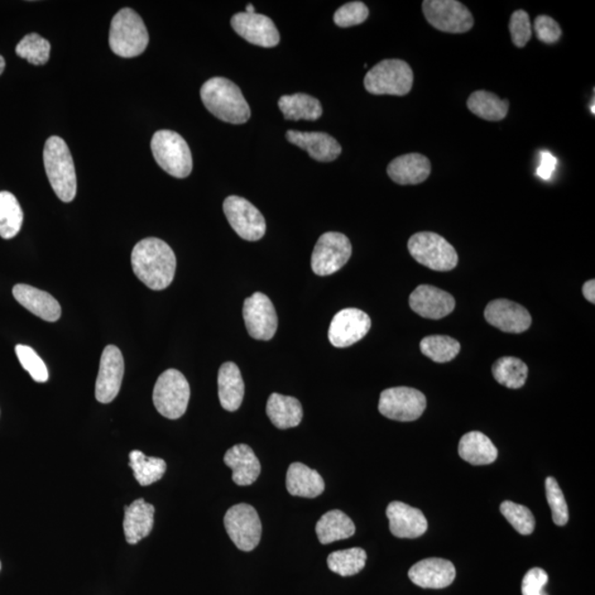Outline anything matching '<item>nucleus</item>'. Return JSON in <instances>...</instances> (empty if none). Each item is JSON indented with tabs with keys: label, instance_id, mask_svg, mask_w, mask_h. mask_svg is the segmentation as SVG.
I'll use <instances>...</instances> for the list:
<instances>
[{
	"label": "nucleus",
	"instance_id": "1",
	"mask_svg": "<svg viewBox=\"0 0 595 595\" xmlns=\"http://www.w3.org/2000/svg\"><path fill=\"white\" fill-rule=\"evenodd\" d=\"M132 266L138 280L152 290H163L174 281L175 252L160 238L148 237L137 243L132 253Z\"/></svg>",
	"mask_w": 595,
	"mask_h": 595
},
{
	"label": "nucleus",
	"instance_id": "2",
	"mask_svg": "<svg viewBox=\"0 0 595 595\" xmlns=\"http://www.w3.org/2000/svg\"><path fill=\"white\" fill-rule=\"evenodd\" d=\"M200 95L206 109L220 121L239 125L251 118V108L241 89L229 79L217 76L206 81Z\"/></svg>",
	"mask_w": 595,
	"mask_h": 595
},
{
	"label": "nucleus",
	"instance_id": "3",
	"mask_svg": "<svg viewBox=\"0 0 595 595\" xmlns=\"http://www.w3.org/2000/svg\"><path fill=\"white\" fill-rule=\"evenodd\" d=\"M43 162L52 189L62 203H69L75 199L76 174L70 149L61 137L52 136L43 149Z\"/></svg>",
	"mask_w": 595,
	"mask_h": 595
},
{
	"label": "nucleus",
	"instance_id": "4",
	"mask_svg": "<svg viewBox=\"0 0 595 595\" xmlns=\"http://www.w3.org/2000/svg\"><path fill=\"white\" fill-rule=\"evenodd\" d=\"M148 43L145 22L135 11L123 8L115 14L109 28V47L115 55L122 57L141 56Z\"/></svg>",
	"mask_w": 595,
	"mask_h": 595
},
{
	"label": "nucleus",
	"instance_id": "5",
	"mask_svg": "<svg viewBox=\"0 0 595 595\" xmlns=\"http://www.w3.org/2000/svg\"><path fill=\"white\" fill-rule=\"evenodd\" d=\"M151 151L158 165L167 174L184 179L190 176L194 160L188 142L174 131H158L151 139Z\"/></svg>",
	"mask_w": 595,
	"mask_h": 595
},
{
	"label": "nucleus",
	"instance_id": "6",
	"mask_svg": "<svg viewBox=\"0 0 595 595\" xmlns=\"http://www.w3.org/2000/svg\"><path fill=\"white\" fill-rule=\"evenodd\" d=\"M412 84L414 72L407 62L398 59L379 62L364 79L367 92L374 95L404 96L410 92Z\"/></svg>",
	"mask_w": 595,
	"mask_h": 595
},
{
	"label": "nucleus",
	"instance_id": "7",
	"mask_svg": "<svg viewBox=\"0 0 595 595\" xmlns=\"http://www.w3.org/2000/svg\"><path fill=\"white\" fill-rule=\"evenodd\" d=\"M153 405L168 419L184 416L190 401V385L184 374L170 368L163 372L153 388Z\"/></svg>",
	"mask_w": 595,
	"mask_h": 595
},
{
	"label": "nucleus",
	"instance_id": "8",
	"mask_svg": "<svg viewBox=\"0 0 595 595\" xmlns=\"http://www.w3.org/2000/svg\"><path fill=\"white\" fill-rule=\"evenodd\" d=\"M408 249L416 262L431 271L449 272L457 267L459 257L453 245L440 235L420 232L412 235Z\"/></svg>",
	"mask_w": 595,
	"mask_h": 595
},
{
	"label": "nucleus",
	"instance_id": "9",
	"mask_svg": "<svg viewBox=\"0 0 595 595\" xmlns=\"http://www.w3.org/2000/svg\"><path fill=\"white\" fill-rule=\"evenodd\" d=\"M427 407L424 393L411 387H392L382 392L378 410L386 418L410 422L419 419Z\"/></svg>",
	"mask_w": 595,
	"mask_h": 595
},
{
	"label": "nucleus",
	"instance_id": "10",
	"mask_svg": "<svg viewBox=\"0 0 595 595\" xmlns=\"http://www.w3.org/2000/svg\"><path fill=\"white\" fill-rule=\"evenodd\" d=\"M352 256V245L342 233L321 235L311 257L312 271L318 276H329L342 268Z\"/></svg>",
	"mask_w": 595,
	"mask_h": 595
},
{
	"label": "nucleus",
	"instance_id": "11",
	"mask_svg": "<svg viewBox=\"0 0 595 595\" xmlns=\"http://www.w3.org/2000/svg\"><path fill=\"white\" fill-rule=\"evenodd\" d=\"M225 530L239 550L252 551L261 541L262 522L255 508L248 504L230 507L224 517Z\"/></svg>",
	"mask_w": 595,
	"mask_h": 595
},
{
	"label": "nucleus",
	"instance_id": "12",
	"mask_svg": "<svg viewBox=\"0 0 595 595\" xmlns=\"http://www.w3.org/2000/svg\"><path fill=\"white\" fill-rule=\"evenodd\" d=\"M422 12L430 25L443 32L464 33L474 25L472 13L457 0H425Z\"/></svg>",
	"mask_w": 595,
	"mask_h": 595
},
{
	"label": "nucleus",
	"instance_id": "13",
	"mask_svg": "<svg viewBox=\"0 0 595 595\" xmlns=\"http://www.w3.org/2000/svg\"><path fill=\"white\" fill-rule=\"evenodd\" d=\"M223 210L230 227L245 241L256 242L265 235V218L246 199L230 195L225 199Z\"/></svg>",
	"mask_w": 595,
	"mask_h": 595
},
{
	"label": "nucleus",
	"instance_id": "14",
	"mask_svg": "<svg viewBox=\"0 0 595 595\" xmlns=\"http://www.w3.org/2000/svg\"><path fill=\"white\" fill-rule=\"evenodd\" d=\"M243 318L249 335L258 341H270L277 332L278 316L272 300L255 292L244 302Z\"/></svg>",
	"mask_w": 595,
	"mask_h": 595
},
{
	"label": "nucleus",
	"instance_id": "15",
	"mask_svg": "<svg viewBox=\"0 0 595 595\" xmlns=\"http://www.w3.org/2000/svg\"><path fill=\"white\" fill-rule=\"evenodd\" d=\"M371 326V318L366 312L357 308L341 310L331 321L330 343L339 349L351 347L366 337Z\"/></svg>",
	"mask_w": 595,
	"mask_h": 595
},
{
	"label": "nucleus",
	"instance_id": "16",
	"mask_svg": "<svg viewBox=\"0 0 595 595\" xmlns=\"http://www.w3.org/2000/svg\"><path fill=\"white\" fill-rule=\"evenodd\" d=\"M125 363L121 349L115 345L104 349L96 379L95 397L102 404H109L121 391Z\"/></svg>",
	"mask_w": 595,
	"mask_h": 595
},
{
	"label": "nucleus",
	"instance_id": "17",
	"mask_svg": "<svg viewBox=\"0 0 595 595\" xmlns=\"http://www.w3.org/2000/svg\"><path fill=\"white\" fill-rule=\"evenodd\" d=\"M230 23L237 35L253 45L272 47L280 41L275 23L265 14L238 13L234 14Z\"/></svg>",
	"mask_w": 595,
	"mask_h": 595
},
{
	"label": "nucleus",
	"instance_id": "18",
	"mask_svg": "<svg viewBox=\"0 0 595 595\" xmlns=\"http://www.w3.org/2000/svg\"><path fill=\"white\" fill-rule=\"evenodd\" d=\"M487 323L506 333H522L531 325V315L524 306L507 299L489 302L484 311Z\"/></svg>",
	"mask_w": 595,
	"mask_h": 595
},
{
	"label": "nucleus",
	"instance_id": "19",
	"mask_svg": "<svg viewBox=\"0 0 595 595\" xmlns=\"http://www.w3.org/2000/svg\"><path fill=\"white\" fill-rule=\"evenodd\" d=\"M412 311L426 319L440 320L449 315L455 308L453 296L439 288L421 285L410 297Z\"/></svg>",
	"mask_w": 595,
	"mask_h": 595
},
{
	"label": "nucleus",
	"instance_id": "20",
	"mask_svg": "<svg viewBox=\"0 0 595 595\" xmlns=\"http://www.w3.org/2000/svg\"><path fill=\"white\" fill-rule=\"evenodd\" d=\"M386 515L390 520V530L397 539H415L428 530L424 513L402 502H392L387 506Z\"/></svg>",
	"mask_w": 595,
	"mask_h": 595
},
{
	"label": "nucleus",
	"instance_id": "21",
	"mask_svg": "<svg viewBox=\"0 0 595 595\" xmlns=\"http://www.w3.org/2000/svg\"><path fill=\"white\" fill-rule=\"evenodd\" d=\"M408 575L420 588L444 589L453 583L457 571L449 560L428 558L412 565Z\"/></svg>",
	"mask_w": 595,
	"mask_h": 595
},
{
	"label": "nucleus",
	"instance_id": "22",
	"mask_svg": "<svg viewBox=\"0 0 595 595\" xmlns=\"http://www.w3.org/2000/svg\"><path fill=\"white\" fill-rule=\"evenodd\" d=\"M288 142L304 149L311 158L320 162H331L341 155V147L337 139L325 133L287 132Z\"/></svg>",
	"mask_w": 595,
	"mask_h": 595
},
{
	"label": "nucleus",
	"instance_id": "23",
	"mask_svg": "<svg viewBox=\"0 0 595 595\" xmlns=\"http://www.w3.org/2000/svg\"><path fill=\"white\" fill-rule=\"evenodd\" d=\"M13 295L23 308L31 314L39 316L47 323H56L61 316V306L54 297L47 292L29 285H16Z\"/></svg>",
	"mask_w": 595,
	"mask_h": 595
},
{
	"label": "nucleus",
	"instance_id": "24",
	"mask_svg": "<svg viewBox=\"0 0 595 595\" xmlns=\"http://www.w3.org/2000/svg\"><path fill=\"white\" fill-rule=\"evenodd\" d=\"M431 163L420 153H407L397 157L387 167V174L397 185H419L428 179Z\"/></svg>",
	"mask_w": 595,
	"mask_h": 595
},
{
	"label": "nucleus",
	"instance_id": "25",
	"mask_svg": "<svg viewBox=\"0 0 595 595\" xmlns=\"http://www.w3.org/2000/svg\"><path fill=\"white\" fill-rule=\"evenodd\" d=\"M224 462L233 471V481L239 487H248L261 475V462L251 446L237 444L224 455Z\"/></svg>",
	"mask_w": 595,
	"mask_h": 595
},
{
	"label": "nucleus",
	"instance_id": "26",
	"mask_svg": "<svg viewBox=\"0 0 595 595\" xmlns=\"http://www.w3.org/2000/svg\"><path fill=\"white\" fill-rule=\"evenodd\" d=\"M155 522V506L143 498L125 506L124 532L129 545H136L151 534Z\"/></svg>",
	"mask_w": 595,
	"mask_h": 595
},
{
	"label": "nucleus",
	"instance_id": "27",
	"mask_svg": "<svg viewBox=\"0 0 595 595\" xmlns=\"http://www.w3.org/2000/svg\"><path fill=\"white\" fill-rule=\"evenodd\" d=\"M286 487L292 496L315 498L324 492L325 484L315 470L296 462L288 469Z\"/></svg>",
	"mask_w": 595,
	"mask_h": 595
},
{
	"label": "nucleus",
	"instance_id": "28",
	"mask_svg": "<svg viewBox=\"0 0 595 595\" xmlns=\"http://www.w3.org/2000/svg\"><path fill=\"white\" fill-rule=\"evenodd\" d=\"M218 385L220 405L225 410L237 411L242 405L245 393L242 373L237 364L227 362L220 366Z\"/></svg>",
	"mask_w": 595,
	"mask_h": 595
},
{
	"label": "nucleus",
	"instance_id": "29",
	"mask_svg": "<svg viewBox=\"0 0 595 595\" xmlns=\"http://www.w3.org/2000/svg\"><path fill=\"white\" fill-rule=\"evenodd\" d=\"M266 412L272 425L282 430L299 426L304 417V410L297 398L277 392L268 398Z\"/></svg>",
	"mask_w": 595,
	"mask_h": 595
},
{
	"label": "nucleus",
	"instance_id": "30",
	"mask_svg": "<svg viewBox=\"0 0 595 595\" xmlns=\"http://www.w3.org/2000/svg\"><path fill=\"white\" fill-rule=\"evenodd\" d=\"M459 455L472 465H487L496 462L498 455L496 446L487 435L479 431H471L460 440Z\"/></svg>",
	"mask_w": 595,
	"mask_h": 595
},
{
	"label": "nucleus",
	"instance_id": "31",
	"mask_svg": "<svg viewBox=\"0 0 595 595\" xmlns=\"http://www.w3.org/2000/svg\"><path fill=\"white\" fill-rule=\"evenodd\" d=\"M278 107L288 121H316L323 113L319 99L304 93L281 96Z\"/></svg>",
	"mask_w": 595,
	"mask_h": 595
},
{
	"label": "nucleus",
	"instance_id": "32",
	"mask_svg": "<svg viewBox=\"0 0 595 595\" xmlns=\"http://www.w3.org/2000/svg\"><path fill=\"white\" fill-rule=\"evenodd\" d=\"M316 535L323 545L348 539L355 534V525L351 518L342 511L333 510L320 518L315 526Z\"/></svg>",
	"mask_w": 595,
	"mask_h": 595
},
{
	"label": "nucleus",
	"instance_id": "33",
	"mask_svg": "<svg viewBox=\"0 0 595 595\" xmlns=\"http://www.w3.org/2000/svg\"><path fill=\"white\" fill-rule=\"evenodd\" d=\"M468 108L478 117L488 122H500L506 117L510 103L487 91H477L470 96Z\"/></svg>",
	"mask_w": 595,
	"mask_h": 595
},
{
	"label": "nucleus",
	"instance_id": "34",
	"mask_svg": "<svg viewBox=\"0 0 595 595\" xmlns=\"http://www.w3.org/2000/svg\"><path fill=\"white\" fill-rule=\"evenodd\" d=\"M129 467L134 471V477L142 487L151 486L160 481L167 471L165 460L146 457L142 451L134 450L129 453Z\"/></svg>",
	"mask_w": 595,
	"mask_h": 595
},
{
	"label": "nucleus",
	"instance_id": "35",
	"mask_svg": "<svg viewBox=\"0 0 595 595\" xmlns=\"http://www.w3.org/2000/svg\"><path fill=\"white\" fill-rule=\"evenodd\" d=\"M23 212L16 196L11 192H0V237L12 239L21 232Z\"/></svg>",
	"mask_w": 595,
	"mask_h": 595
},
{
	"label": "nucleus",
	"instance_id": "36",
	"mask_svg": "<svg viewBox=\"0 0 595 595\" xmlns=\"http://www.w3.org/2000/svg\"><path fill=\"white\" fill-rule=\"evenodd\" d=\"M496 382L512 390H518L525 385L528 367L522 359L512 357L498 358L492 367Z\"/></svg>",
	"mask_w": 595,
	"mask_h": 595
},
{
	"label": "nucleus",
	"instance_id": "37",
	"mask_svg": "<svg viewBox=\"0 0 595 595\" xmlns=\"http://www.w3.org/2000/svg\"><path fill=\"white\" fill-rule=\"evenodd\" d=\"M367 555L362 548H351L334 551L328 556V567L332 573L351 577L366 567Z\"/></svg>",
	"mask_w": 595,
	"mask_h": 595
},
{
	"label": "nucleus",
	"instance_id": "38",
	"mask_svg": "<svg viewBox=\"0 0 595 595\" xmlns=\"http://www.w3.org/2000/svg\"><path fill=\"white\" fill-rule=\"evenodd\" d=\"M421 353L436 363L453 361L460 353L461 345L457 340L446 335H430L421 340Z\"/></svg>",
	"mask_w": 595,
	"mask_h": 595
},
{
	"label": "nucleus",
	"instance_id": "39",
	"mask_svg": "<svg viewBox=\"0 0 595 595\" xmlns=\"http://www.w3.org/2000/svg\"><path fill=\"white\" fill-rule=\"evenodd\" d=\"M50 42L38 33H29L16 47V55L33 65H46L50 59Z\"/></svg>",
	"mask_w": 595,
	"mask_h": 595
},
{
	"label": "nucleus",
	"instance_id": "40",
	"mask_svg": "<svg viewBox=\"0 0 595 595\" xmlns=\"http://www.w3.org/2000/svg\"><path fill=\"white\" fill-rule=\"evenodd\" d=\"M500 510L503 516L521 535L528 536L535 530L536 521L530 508L521 504L505 501L501 504Z\"/></svg>",
	"mask_w": 595,
	"mask_h": 595
},
{
	"label": "nucleus",
	"instance_id": "41",
	"mask_svg": "<svg viewBox=\"0 0 595 595\" xmlns=\"http://www.w3.org/2000/svg\"><path fill=\"white\" fill-rule=\"evenodd\" d=\"M546 497L553 513V521L556 526L567 525L569 510L567 502L558 482L553 477L546 479Z\"/></svg>",
	"mask_w": 595,
	"mask_h": 595
},
{
	"label": "nucleus",
	"instance_id": "42",
	"mask_svg": "<svg viewBox=\"0 0 595 595\" xmlns=\"http://www.w3.org/2000/svg\"><path fill=\"white\" fill-rule=\"evenodd\" d=\"M16 354L23 368L30 374L33 381L46 383L49 379V372L42 358L35 352V349L27 345L18 344Z\"/></svg>",
	"mask_w": 595,
	"mask_h": 595
},
{
	"label": "nucleus",
	"instance_id": "43",
	"mask_svg": "<svg viewBox=\"0 0 595 595\" xmlns=\"http://www.w3.org/2000/svg\"><path fill=\"white\" fill-rule=\"evenodd\" d=\"M369 11L366 4L352 2L343 4L334 13L335 25L342 28L361 25L368 18Z\"/></svg>",
	"mask_w": 595,
	"mask_h": 595
},
{
	"label": "nucleus",
	"instance_id": "44",
	"mask_svg": "<svg viewBox=\"0 0 595 595\" xmlns=\"http://www.w3.org/2000/svg\"><path fill=\"white\" fill-rule=\"evenodd\" d=\"M510 32L513 42L518 47L527 45L531 39V23L530 16L525 11H516L512 14L510 21Z\"/></svg>",
	"mask_w": 595,
	"mask_h": 595
},
{
	"label": "nucleus",
	"instance_id": "45",
	"mask_svg": "<svg viewBox=\"0 0 595 595\" xmlns=\"http://www.w3.org/2000/svg\"><path fill=\"white\" fill-rule=\"evenodd\" d=\"M548 574L541 568H532L527 571L522 582V595H548L544 588L548 583Z\"/></svg>",
	"mask_w": 595,
	"mask_h": 595
},
{
	"label": "nucleus",
	"instance_id": "46",
	"mask_svg": "<svg viewBox=\"0 0 595 595\" xmlns=\"http://www.w3.org/2000/svg\"><path fill=\"white\" fill-rule=\"evenodd\" d=\"M534 28L537 38L541 42L547 43V45H551V43H555L560 39L561 28L558 22L549 16L541 14V16L537 17Z\"/></svg>",
	"mask_w": 595,
	"mask_h": 595
},
{
	"label": "nucleus",
	"instance_id": "47",
	"mask_svg": "<svg viewBox=\"0 0 595 595\" xmlns=\"http://www.w3.org/2000/svg\"><path fill=\"white\" fill-rule=\"evenodd\" d=\"M556 167V158L548 151L540 152V165L537 168V176L542 180H549Z\"/></svg>",
	"mask_w": 595,
	"mask_h": 595
},
{
	"label": "nucleus",
	"instance_id": "48",
	"mask_svg": "<svg viewBox=\"0 0 595 595\" xmlns=\"http://www.w3.org/2000/svg\"><path fill=\"white\" fill-rule=\"evenodd\" d=\"M582 292L585 299L595 304V280H591L587 282L582 287Z\"/></svg>",
	"mask_w": 595,
	"mask_h": 595
},
{
	"label": "nucleus",
	"instance_id": "49",
	"mask_svg": "<svg viewBox=\"0 0 595 595\" xmlns=\"http://www.w3.org/2000/svg\"><path fill=\"white\" fill-rule=\"evenodd\" d=\"M4 68H6V61H4L3 56H0V75L3 74Z\"/></svg>",
	"mask_w": 595,
	"mask_h": 595
},
{
	"label": "nucleus",
	"instance_id": "50",
	"mask_svg": "<svg viewBox=\"0 0 595 595\" xmlns=\"http://www.w3.org/2000/svg\"><path fill=\"white\" fill-rule=\"evenodd\" d=\"M245 13H255V7H254V4H248L247 6H246V12H245Z\"/></svg>",
	"mask_w": 595,
	"mask_h": 595
},
{
	"label": "nucleus",
	"instance_id": "51",
	"mask_svg": "<svg viewBox=\"0 0 595 595\" xmlns=\"http://www.w3.org/2000/svg\"><path fill=\"white\" fill-rule=\"evenodd\" d=\"M591 109H592L591 112H592V114L594 115V114H595V110H594V99H593V103H592V108H591Z\"/></svg>",
	"mask_w": 595,
	"mask_h": 595
},
{
	"label": "nucleus",
	"instance_id": "52",
	"mask_svg": "<svg viewBox=\"0 0 595 595\" xmlns=\"http://www.w3.org/2000/svg\"><path fill=\"white\" fill-rule=\"evenodd\" d=\"M0 569H2V563H0Z\"/></svg>",
	"mask_w": 595,
	"mask_h": 595
}]
</instances>
